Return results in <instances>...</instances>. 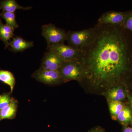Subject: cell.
<instances>
[{
  "label": "cell",
  "mask_w": 132,
  "mask_h": 132,
  "mask_svg": "<svg viewBox=\"0 0 132 132\" xmlns=\"http://www.w3.org/2000/svg\"><path fill=\"white\" fill-rule=\"evenodd\" d=\"M92 43L81 50L79 61L85 81L96 90H105L123 81L132 69V40L121 25L98 23Z\"/></svg>",
  "instance_id": "cell-1"
},
{
  "label": "cell",
  "mask_w": 132,
  "mask_h": 132,
  "mask_svg": "<svg viewBox=\"0 0 132 132\" xmlns=\"http://www.w3.org/2000/svg\"><path fill=\"white\" fill-rule=\"evenodd\" d=\"M95 32V27L80 31H69L66 40L69 46L81 51L92 43Z\"/></svg>",
  "instance_id": "cell-2"
},
{
  "label": "cell",
  "mask_w": 132,
  "mask_h": 132,
  "mask_svg": "<svg viewBox=\"0 0 132 132\" xmlns=\"http://www.w3.org/2000/svg\"><path fill=\"white\" fill-rule=\"evenodd\" d=\"M59 71L63 82L72 80L81 82L84 78V69L78 59L65 62Z\"/></svg>",
  "instance_id": "cell-3"
},
{
  "label": "cell",
  "mask_w": 132,
  "mask_h": 132,
  "mask_svg": "<svg viewBox=\"0 0 132 132\" xmlns=\"http://www.w3.org/2000/svg\"><path fill=\"white\" fill-rule=\"evenodd\" d=\"M66 31L54 24H45L42 27V34L47 42V46L64 43L67 40Z\"/></svg>",
  "instance_id": "cell-4"
},
{
  "label": "cell",
  "mask_w": 132,
  "mask_h": 132,
  "mask_svg": "<svg viewBox=\"0 0 132 132\" xmlns=\"http://www.w3.org/2000/svg\"><path fill=\"white\" fill-rule=\"evenodd\" d=\"M32 76L37 81L49 86H55L63 82L59 71L47 70L41 67Z\"/></svg>",
  "instance_id": "cell-5"
},
{
  "label": "cell",
  "mask_w": 132,
  "mask_h": 132,
  "mask_svg": "<svg viewBox=\"0 0 132 132\" xmlns=\"http://www.w3.org/2000/svg\"><path fill=\"white\" fill-rule=\"evenodd\" d=\"M47 49L57 53L65 61L78 59L81 53V50L64 43L47 46Z\"/></svg>",
  "instance_id": "cell-6"
},
{
  "label": "cell",
  "mask_w": 132,
  "mask_h": 132,
  "mask_svg": "<svg viewBox=\"0 0 132 132\" xmlns=\"http://www.w3.org/2000/svg\"><path fill=\"white\" fill-rule=\"evenodd\" d=\"M65 62L57 53L48 50L42 59L40 67L47 70L59 71Z\"/></svg>",
  "instance_id": "cell-7"
},
{
  "label": "cell",
  "mask_w": 132,
  "mask_h": 132,
  "mask_svg": "<svg viewBox=\"0 0 132 132\" xmlns=\"http://www.w3.org/2000/svg\"><path fill=\"white\" fill-rule=\"evenodd\" d=\"M128 12L111 11L102 15L98 20V23L101 24L120 25L123 23Z\"/></svg>",
  "instance_id": "cell-8"
},
{
  "label": "cell",
  "mask_w": 132,
  "mask_h": 132,
  "mask_svg": "<svg viewBox=\"0 0 132 132\" xmlns=\"http://www.w3.org/2000/svg\"><path fill=\"white\" fill-rule=\"evenodd\" d=\"M34 46L33 42L28 41L19 36L14 37L8 45L11 51L14 52H22Z\"/></svg>",
  "instance_id": "cell-9"
},
{
  "label": "cell",
  "mask_w": 132,
  "mask_h": 132,
  "mask_svg": "<svg viewBox=\"0 0 132 132\" xmlns=\"http://www.w3.org/2000/svg\"><path fill=\"white\" fill-rule=\"evenodd\" d=\"M105 95L108 101L121 102L126 98V95L124 89L121 86L111 88L107 90Z\"/></svg>",
  "instance_id": "cell-10"
},
{
  "label": "cell",
  "mask_w": 132,
  "mask_h": 132,
  "mask_svg": "<svg viewBox=\"0 0 132 132\" xmlns=\"http://www.w3.org/2000/svg\"><path fill=\"white\" fill-rule=\"evenodd\" d=\"M18 107V101L13 98L9 105L0 111V121L5 119H14L16 116Z\"/></svg>",
  "instance_id": "cell-11"
},
{
  "label": "cell",
  "mask_w": 132,
  "mask_h": 132,
  "mask_svg": "<svg viewBox=\"0 0 132 132\" xmlns=\"http://www.w3.org/2000/svg\"><path fill=\"white\" fill-rule=\"evenodd\" d=\"M32 8V7H25L20 6L15 0H2L0 1V9L2 11L10 13H15L18 9L29 10Z\"/></svg>",
  "instance_id": "cell-12"
},
{
  "label": "cell",
  "mask_w": 132,
  "mask_h": 132,
  "mask_svg": "<svg viewBox=\"0 0 132 132\" xmlns=\"http://www.w3.org/2000/svg\"><path fill=\"white\" fill-rule=\"evenodd\" d=\"M14 31L12 28L3 24L0 19V40L5 44V48L8 47L10 39L13 38Z\"/></svg>",
  "instance_id": "cell-13"
},
{
  "label": "cell",
  "mask_w": 132,
  "mask_h": 132,
  "mask_svg": "<svg viewBox=\"0 0 132 132\" xmlns=\"http://www.w3.org/2000/svg\"><path fill=\"white\" fill-rule=\"evenodd\" d=\"M0 81L9 86L10 93H12L15 84V78L13 74L9 71L0 70Z\"/></svg>",
  "instance_id": "cell-14"
},
{
  "label": "cell",
  "mask_w": 132,
  "mask_h": 132,
  "mask_svg": "<svg viewBox=\"0 0 132 132\" xmlns=\"http://www.w3.org/2000/svg\"><path fill=\"white\" fill-rule=\"evenodd\" d=\"M132 110L128 106H125L118 116L116 119L124 125L132 123Z\"/></svg>",
  "instance_id": "cell-15"
},
{
  "label": "cell",
  "mask_w": 132,
  "mask_h": 132,
  "mask_svg": "<svg viewBox=\"0 0 132 132\" xmlns=\"http://www.w3.org/2000/svg\"><path fill=\"white\" fill-rule=\"evenodd\" d=\"M0 16L5 20L6 25L12 28L14 30L19 28V25L16 22L15 13L2 11L0 13Z\"/></svg>",
  "instance_id": "cell-16"
},
{
  "label": "cell",
  "mask_w": 132,
  "mask_h": 132,
  "mask_svg": "<svg viewBox=\"0 0 132 132\" xmlns=\"http://www.w3.org/2000/svg\"><path fill=\"white\" fill-rule=\"evenodd\" d=\"M108 101L112 119L116 120L117 116L124 108V104L121 102Z\"/></svg>",
  "instance_id": "cell-17"
},
{
  "label": "cell",
  "mask_w": 132,
  "mask_h": 132,
  "mask_svg": "<svg viewBox=\"0 0 132 132\" xmlns=\"http://www.w3.org/2000/svg\"><path fill=\"white\" fill-rule=\"evenodd\" d=\"M12 98L9 93H5L0 95V111L9 105Z\"/></svg>",
  "instance_id": "cell-18"
},
{
  "label": "cell",
  "mask_w": 132,
  "mask_h": 132,
  "mask_svg": "<svg viewBox=\"0 0 132 132\" xmlns=\"http://www.w3.org/2000/svg\"><path fill=\"white\" fill-rule=\"evenodd\" d=\"M121 26L126 30L132 32V12H128Z\"/></svg>",
  "instance_id": "cell-19"
},
{
  "label": "cell",
  "mask_w": 132,
  "mask_h": 132,
  "mask_svg": "<svg viewBox=\"0 0 132 132\" xmlns=\"http://www.w3.org/2000/svg\"><path fill=\"white\" fill-rule=\"evenodd\" d=\"M88 132H106L102 128L100 127H96L92 128Z\"/></svg>",
  "instance_id": "cell-20"
},
{
  "label": "cell",
  "mask_w": 132,
  "mask_h": 132,
  "mask_svg": "<svg viewBox=\"0 0 132 132\" xmlns=\"http://www.w3.org/2000/svg\"><path fill=\"white\" fill-rule=\"evenodd\" d=\"M123 132H132V127H125L123 128Z\"/></svg>",
  "instance_id": "cell-21"
},
{
  "label": "cell",
  "mask_w": 132,
  "mask_h": 132,
  "mask_svg": "<svg viewBox=\"0 0 132 132\" xmlns=\"http://www.w3.org/2000/svg\"><path fill=\"white\" fill-rule=\"evenodd\" d=\"M128 100H129V103H130V106H131V109L132 110V96L128 95Z\"/></svg>",
  "instance_id": "cell-22"
},
{
  "label": "cell",
  "mask_w": 132,
  "mask_h": 132,
  "mask_svg": "<svg viewBox=\"0 0 132 132\" xmlns=\"http://www.w3.org/2000/svg\"></svg>",
  "instance_id": "cell-23"
}]
</instances>
